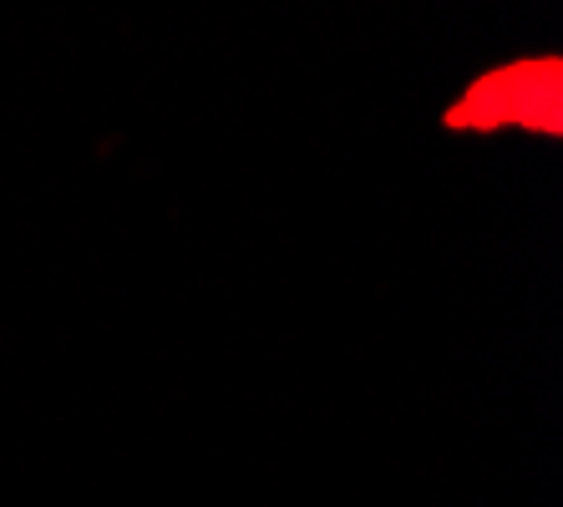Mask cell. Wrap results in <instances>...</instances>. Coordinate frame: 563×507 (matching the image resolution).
Returning <instances> with one entry per match:
<instances>
[{"instance_id": "cell-1", "label": "cell", "mask_w": 563, "mask_h": 507, "mask_svg": "<svg viewBox=\"0 0 563 507\" xmlns=\"http://www.w3.org/2000/svg\"><path fill=\"white\" fill-rule=\"evenodd\" d=\"M452 132H498L523 128L538 137L563 132V62L559 56H518L472 81L457 102L442 112Z\"/></svg>"}]
</instances>
